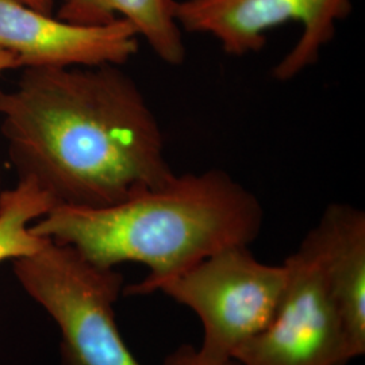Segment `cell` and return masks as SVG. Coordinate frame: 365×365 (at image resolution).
Returning a JSON list of instances; mask_svg holds the SVG:
<instances>
[{"mask_svg":"<svg viewBox=\"0 0 365 365\" xmlns=\"http://www.w3.org/2000/svg\"><path fill=\"white\" fill-rule=\"evenodd\" d=\"M18 68H21V64L13 53L0 49V75L7 71H14Z\"/></svg>","mask_w":365,"mask_h":365,"instance_id":"obj_12","label":"cell"},{"mask_svg":"<svg viewBox=\"0 0 365 365\" xmlns=\"http://www.w3.org/2000/svg\"><path fill=\"white\" fill-rule=\"evenodd\" d=\"M27 295L52 317L61 333V365H141L118 329L114 306L123 276L76 249L45 238L41 248L14 260Z\"/></svg>","mask_w":365,"mask_h":365,"instance_id":"obj_3","label":"cell"},{"mask_svg":"<svg viewBox=\"0 0 365 365\" xmlns=\"http://www.w3.org/2000/svg\"><path fill=\"white\" fill-rule=\"evenodd\" d=\"M56 206L52 196L29 179L0 192V262L16 260L38 250L45 237L30 230L33 222Z\"/></svg>","mask_w":365,"mask_h":365,"instance_id":"obj_10","label":"cell"},{"mask_svg":"<svg viewBox=\"0 0 365 365\" xmlns=\"http://www.w3.org/2000/svg\"><path fill=\"white\" fill-rule=\"evenodd\" d=\"M164 365H240L235 360H226L217 364H206L202 363L196 357L195 348L191 345H182L175 352L170 353L165 357Z\"/></svg>","mask_w":365,"mask_h":365,"instance_id":"obj_11","label":"cell"},{"mask_svg":"<svg viewBox=\"0 0 365 365\" xmlns=\"http://www.w3.org/2000/svg\"><path fill=\"white\" fill-rule=\"evenodd\" d=\"M353 359L365 354V212L331 203L312 229Z\"/></svg>","mask_w":365,"mask_h":365,"instance_id":"obj_8","label":"cell"},{"mask_svg":"<svg viewBox=\"0 0 365 365\" xmlns=\"http://www.w3.org/2000/svg\"><path fill=\"white\" fill-rule=\"evenodd\" d=\"M176 3L178 0H64L57 18L83 26L126 19L163 63L178 66L185 61L187 49L175 16Z\"/></svg>","mask_w":365,"mask_h":365,"instance_id":"obj_9","label":"cell"},{"mask_svg":"<svg viewBox=\"0 0 365 365\" xmlns=\"http://www.w3.org/2000/svg\"><path fill=\"white\" fill-rule=\"evenodd\" d=\"M0 131L18 179L56 206L117 205L175 175L156 114L122 66L22 68L0 88Z\"/></svg>","mask_w":365,"mask_h":365,"instance_id":"obj_1","label":"cell"},{"mask_svg":"<svg viewBox=\"0 0 365 365\" xmlns=\"http://www.w3.org/2000/svg\"><path fill=\"white\" fill-rule=\"evenodd\" d=\"M0 184H1V168H0Z\"/></svg>","mask_w":365,"mask_h":365,"instance_id":"obj_14","label":"cell"},{"mask_svg":"<svg viewBox=\"0 0 365 365\" xmlns=\"http://www.w3.org/2000/svg\"><path fill=\"white\" fill-rule=\"evenodd\" d=\"M351 11L352 0H178L175 16L182 31L211 36L235 57L260 52L268 30L298 21L300 38L272 69L284 83L319 60Z\"/></svg>","mask_w":365,"mask_h":365,"instance_id":"obj_6","label":"cell"},{"mask_svg":"<svg viewBox=\"0 0 365 365\" xmlns=\"http://www.w3.org/2000/svg\"><path fill=\"white\" fill-rule=\"evenodd\" d=\"M287 280V268L257 260L249 247H233L158 283L163 292L191 309L203 325L196 357L206 364L232 360L268 325Z\"/></svg>","mask_w":365,"mask_h":365,"instance_id":"obj_4","label":"cell"},{"mask_svg":"<svg viewBox=\"0 0 365 365\" xmlns=\"http://www.w3.org/2000/svg\"><path fill=\"white\" fill-rule=\"evenodd\" d=\"M262 225L259 197L230 173L207 170L175 173L106 207L54 206L30 230L76 249L102 268L144 264L149 276L123 291L146 295L223 249L249 247Z\"/></svg>","mask_w":365,"mask_h":365,"instance_id":"obj_2","label":"cell"},{"mask_svg":"<svg viewBox=\"0 0 365 365\" xmlns=\"http://www.w3.org/2000/svg\"><path fill=\"white\" fill-rule=\"evenodd\" d=\"M138 46V33L126 19L83 26L18 0H0V49L13 53L21 68L123 66Z\"/></svg>","mask_w":365,"mask_h":365,"instance_id":"obj_7","label":"cell"},{"mask_svg":"<svg viewBox=\"0 0 365 365\" xmlns=\"http://www.w3.org/2000/svg\"><path fill=\"white\" fill-rule=\"evenodd\" d=\"M18 1L41 13L52 14L53 0H18Z\"/></svg>","mask_w":365,"mask_h":365,"instance_id":"obj_13","label":"cell"},{"mask_svg":"<svg viewBox=\"0 0 365 365\" xmlns=\"http://www.w3.org/2000/svg\"><path fill=\"white\" fill-rule=\"evenodd\" d=\"M284 265L287 280L268 325L235 352L240 365H346L353 360L312 230Z\"/></svg>","mask_w":365,"mask_h":365,"instance_id":"obj_5","label":"cell"}]
</instances>
